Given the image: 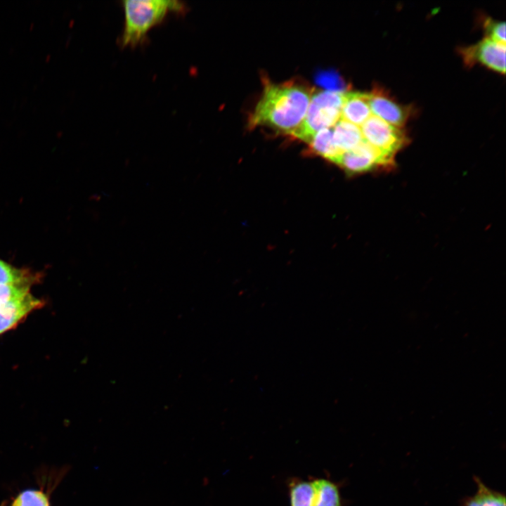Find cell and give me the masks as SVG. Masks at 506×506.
<instances>
[{"mask_svg":"<svg viewBox=\"0 0 506 506\" xmlns=\"http://www.w3.org/2000/svg\"><path fill=\"white\" fill-rule=\"evenodd\" d=\"M344 93L325 90L311 94L306 116L292 136L309 143L318 131L333 127L341 117Z\"/></svg>","mask_w":506,"mask_h":506,"instance_id":"obj_3","label":"cell"},{"mask_svg":"<svg viewBox=\"0 0 506 506\" xmlns=\"http://www.w3.org/2000/svg\"><path fill=\"white\" fill-rule=\"evenodd\" d=\"M315 488L314 506H342L337 484L324 478L312 480Z\"/></svg>","mask_w":506,"mask_h":506,"instance_id":"obj_12","label":"cell"},{"mask_svg":"<svg viewBox=\"0 0 506 506\" xmlns=\"http://www.w3.org/2000/svg\"><path fill=\"white\" fill-rule=\"evenodd\" d=\"M371 115L369 93L358 91L344 93L340 119L358 126Z\"/></svg>","mask_w":506,"mask_h":506,"instance_id":"obj_9","label":"cell"},{"mask_svg":"<svg viewBox=\"0 0 506 506\" xmlns=\"http://www.w3.org/2000/svg\"><path fill=\"white\" fill-rule=\"evenodd\" d=\"M308 143L313 153L334 163L342 155L335 145L332 127L318 131Z\"/></svg>","mask_w":506,"mask_h":506,"instance_id":"obj_13","label":"cell"},{"mask_svg":"<svg viewBox=\"0 0 506 506\" xmlns=\"http://www.w3.org/2000/svg\"><path fill=\"white\" fill-rule=\"evenodd\" d=\"M315 494L312 480L294 479L289 483L290 506H314Z\"/></svg>","mask_w":506,"mask_h":506,"instance_id":"obj_14","label":"cell"},{"mask_svg":"<svg viewBox=\"0 0 506 506\" xmlns=\"http://www.w3.org/2000/svg\"><path fill=\"white\" fill-rule=\"evenodd\" d=\"M505 44L485 37L474 45L461 48L459 51L468 66L479 63L493 71L505 74Z\"/></svg>","mask_w":506,"mask_h":506,"instance_id":"obj_6","label":"cell"},{"mask_svg":"<svg viewBox=\"0 0 506 506\" xmlns=\"http://www.w3.org/2000/svg\"><path fill=\"white\" fill-rule=\"evenodd\" d=\"M311 96L309 89L292 82L266 84L249 117V128L266 126L292 136L306 116Z\"/></svg>","mask_w":506,"mask_h":506,"instance_id":"obj_1","label":"cell"},{"mask_svg":"<svg viewBox=\"0 0 506 506\" xmlns=\"http://www.w3.org/2000/svg\"><path fill=\"white\" fill-rule=\"evenodd\" d=\"M33 280L27 271L17 269L0 259V285L32 283Z\"/></svg>","mask_w":506,"mask_h":506,"instance_id":"obj_15","label":"cell"},{"mask_svg":"<svg viewBox=\"0 0 506 506\" xmlns=\"http://www.w3.org/2000/svg\"><path fill=\"white\" fill-rule=\"evenodd\" d=\"M317 80L320 84L332 89V91L344 92L342 90L345 88L344 82L337 73L325 72L320 74L317 77Z\"/></svg>","mask_w":506,"mask_h":506,"instance_id":"obj_19","label":"cell"},{"mask_svg":"<svg viewBox=\"0 0 506 506\" xmlns=\"http://www.w3.org/2000/svg\"><path fill=\"white\" fill-rule=\"evenodd\" d=\"M31 283L0 285V309L11 301L20 299L27 293Z\"/></svg>","mask_w":506,"mask_h":506,"instance_id":"obj_16","label":"cell"},{"mask_svg":"<svg viewBox=\"0 0 506 506\" xmlns=\"http://www.w3.org/2000/svg\"><path fill=\"white\" fill-rule=\"evenodd\" d=\"M394 159L363 140L353 149L342 153L335 163L349 174H360L372 171L393 169L395 166Z\"/></svg>","mask_w":506,"mask_h":506,"instance_id":"obj_4","label":"cell"},{"mask_svg":"<svg viewBox=\"0 0 506 506\" xmlns=\"http://www.w3.org/2000/svg\"><path fill=\"white\" fill-rule=\"evenodd\" d=\"M361 131L364 141L394 158L408 142L403 130L372 115L361 125Z\"/></svg>","mask_w":506,"mask_h":506,"instance_id":"obj_5","label":"cell"},{"mask_svg":"<svg viewBox=\"0 0 506 506\" xmlns=\"http://www.w3.org/2000/svg\"><path fill=\"white\" fill-rule=\"evenodd\" d=\"M12 506H49V503L42 491L26 490L18 495Z\"/></svg>","mask_w":506,"mask_h":506,"instance_id":"obj_17","label":"cell"},{"mask_svg":"<svg viewBox=\"0 0 506 506\" xmlns=\"http://www.w3.org/2000/svg\"><path fill=\"white\" fill-rule=\"evenodd\" d=\"M41 305V301L30 293L7 304L0 309V334L12 328L23 317Z\"/></svg>","mask_w":506,"mask_h":506,"instance_id":"obj_8","label":"cell"},{"mask_svg":"<svg viewBox=\"0 0 506 506\" xmlns=\"http://www.w3.org/2000/svg\"><path fill=\"white\" fill-rule=\"evenodd\" d=\"M332 133L335 145L341 154L353 149L363 141L361 129L342 119L332 127Z\"/></svg>","mask_w":506,"mask_h":506,"instance_id":"obj_10","label":"cell"},{"mask_svg":"<svg viewBox=\"0 0 506 506\" xmlns=\"http://www.w3.org/2000/svg\"><path fill=\"white\" fill-rule=\"evenodd\" d=\"M484 30L486 38L499 43L505 44V22L497 21L491 18H487L484 21Z\"/></svg>","mask_w":506,"mask_h":506,"instance_id":"obj_18","label":"cell"},{"mask_svg":"<svg viewBox=\"0 0 506 506\" xmlns=\"http://www.w3.org/2000/svg\"><path fill=\"white\" fill-rule=\"evenodd\" d=\"M476 493L462 500L460 506H506L504 493L488 487L479 477L474 476Z\"/></svg>","mask_w":506,"mask_h":506,"instance_id":"obj_11","label":"cell"},{"mask_svg":"<svg viewBox=\"0 0 506 506\" xmlns=\"http://www.w3.org/2000/svg\"><path fill=\"white\" fill-rule=\"evenodd\" d=\"M369 105L372 115L398 128L403 126L410 117V107L399 104L378 88L369 93Z\"/></svg>","mask_w":506,"mask_h":506,"instance_id":"obj_7","label":"cell"},{"mask_svg":"<svg viewBox=\"0 0 506 506\" xmlns=\"http://www.w3.org/2000/svg\"><path fill=\"white\" fill-rule=\"evenodd\" d=\"M122 6L124 22L120 43L123 47H135L145 41L149 30L169 12L185 11L181 1L171 0H125Z\"/></svg>","mask_w":506,"mask_h":506,"instance_id":"obj_2","label":"cell"}]
</instances>
